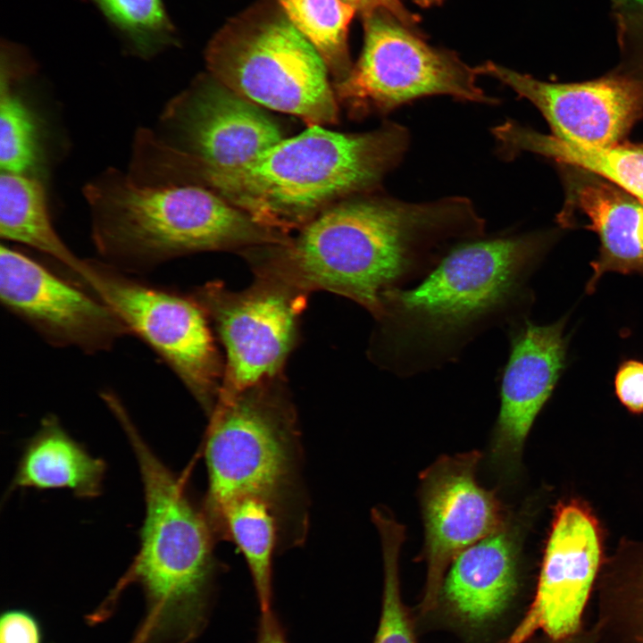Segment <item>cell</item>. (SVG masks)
<instances>
[{
	"label": "cell",
	"instance_id": "6da1fadb",
	"mask_svg": "<svg viewBox=\"0 0 643 643\" xmlns=\"http://www.w3.org/2000/svg\"><path fill=\"white\" fill-rule=\"evenodd\" d=\"M371 193L330 206L282 244L241 254L255 273L346 296L374 319L382 293L419 282L454 247L485 237L464 197L407 203Z\"/></svg>",
	"mask_w": 643,
	"mask_h": 643
},
{
	"label": "cell",
	"instance_id": "7a4b0ae2",
	"mask_svg": "<svg viewBox=\"0 0 643 643\" xmlns=\"http://www.w3.org/2000/svg\"><path fill=\"white\" fill-rule=\"evenodd\" d=\"M542 250L535 235L456 246L419 282L381 294L369 359L399 378L456 363L479 336L525 319L527 282Z\"/></svg>",
	"mask_w": 643,
	"mask_h": 643
},
{
	"label": "cell",
	"instance_id": "3957f363",
	"mask_svg": "<svg viewBox=\"0 0 643 643\" xmlns=\"http://www.w3.org/2000/svg\"><path fill=\"white\" fill-rule=\"evenodd\" d=\"M408 144L407 129L394 122L357 134L308 126L238 167L213 168L174 151L167 174L174 183L207 188L259 223L290 235L336 203L374 190Z\"/></svg>",
	"mask_w": 643,
	"mask_h": 643
},
{
	"label": "cell",
	"instance_id": "277c9868",
	"mask_svg": "<svg viewBox=\"0 0 643 643\" xmlns=\"http://www.w3.org/2000/svg\"><path fill=\"white\" fill-rule=\"evenodd\" d=\"M107 405L129 438L144 488L146 514L140 549L131 567L85 619L94 626L115 612L130 583L146 609L129 643H189L203 630L214 575L213 531L185 485L155 455L116 397Z\"/></svg>",
	"mask_w": 643,
	"mask_h": 643
},
{
	"label": "cell",
	"instance_id": "5b68a950",
	"mask_svg": "<svg viewBox=\"0 0 643 643\" xmlns=\"http://www.w3.org/2000/svg\"><path fill=\"white\" fill-rule=\"evenodd\" d=\"M85 195L94 242L117 269L147 270L203 251L242 252L290 236L199 185L143 183L113 172L88 185Z\"/></svg>",
	"mask_w": 643,
	"mask_h": 643
},
{
	"label": "cell",
	"instance_id": "8992f818",
	"mask_svg": "<svg viewBox=\"0 0 643 643\" xmlns=\"http://www.w3.org/2000/svg\"><path fill=\"white\" fill-rule=\"evenodd\" d=\"M209 416V524L229 504L252 497L271 507L280 533L296 503L299 459L296 416L281 375L218 400Z\"/></svg>",
	"mask_w": 643,
	"mask_h": 643
},
{
	"label": "cell",
	"instance_id": "52a82bcc",
	"mask_svg": "<svg viewBox=\"0 0 643 643\" xmlns=\"http://www.w3.org/2000/svg\"><path fill=\"white\" fill-rule=\"evenodd\" d=\"M205 59L212 77L259 106L307 126L338 121L324 61L280 8L260 4L230 21L208 44Z\"/></svg>",
	"mask_w": 643,
	"mask_h": 643
},
{
	"label": "cell",
	"instance_id": "ba28073f",
	"mask_svg": "<svg viewBox=\"0 0 643 643\" xmlns=\"http://www.w3.org/2000/svg\"><path fill=\"white\" fill-rule=\"evenodd\" d=\"M363 19L362 54L348 76L333 86L338 102L353 116L388 113L431 95L498 103L477 86V69L455 53L427 45L388 13L376 11Z\"/></svg>",
	"mask_w": 643,
	"mask_h": 643
},
{
	"label": "cell",
	"instance_id": "9c48e42d",
	"mask_svg": "<svg viewBox=\"0 0 643 643\" xmlns=\"http://www.w3.org/2000/svg\"><path fill=\"white\" fill-rule=\"evenodd\" d=\"M82 285L165 362L210 415L221 392L224 364L210 321L196 300L93 260H87Z\"/></svg>",
	"mask_w": 643,
	"mask_h": 643
},
{
	"label": "cell",
	"instance_id": "30bf717a",
	"mask_svg": "<svg viewBox=\"0 0 643 643\" xmlns=\"http://www.w3.org/2000/svg\"><path fill=\"white\" fill-rule=\"evenodd\" d=\"M233 291L213 281L192 296L213 322L226 353L220 399L281 375L297 342L306 293L267 274Z\"/></svg>",
	"mask_w": 643,
	"mask_h": 643
},
{
	"label": "cell",
	"instance_id": "8fae6325",
	"mask_svg": "<svg viewBox=\"0 0 643 643\" xmlns=\"http://www.w3.org/2000/svg\"><path fill=\"white\" fill-rule=\"evenodd\" d=\"M480 459L476 450L443 455L420 475L425 532L422 556L427 564L424 612L438 604L453 560L505 522L499 500L476 479Z\"/></svg>",
	"mask_w": 643,
	"mask_h": 643
},
{
	"label": "cell",
	"instance_id": "7c38bea8",
	"mask_svg": "<svg viewBox=\"0 0 643 643\" xmlns=\"http://www.w3.org/2000/svg\"><path fill=\"white\" fill-rule=\"evenodd\" d=\"M0 297L10 312L56 347L93 354L109 350L130 334L96 296L4 245L0 248Z\"/></svg>",
	"mask_w": 643,
	"mask_h": 643
},
{
	"label": "cell",
	"instance_id": "4fadbf2b",
	"mask_svg": "<svg viewBox=\"0 0 643 643\" xmlns=\"http://www.w3.org/2000/svg\"><path fill=\"white\" fill-rule=\"evenodd\" d=\"M602 559L599 525L578 501L555 509L533 601L506 643L542 630L559 639L577 632Z\"/></svg>",
	"mask_w": 643,
	"mask_h": 643
},
{
	"label": "cell",
	"instance_id": "5bb4252c",
	"mask_svg": "<svg viewBox=\"0 0 643 643\" xmlns=\"http://www.w3.org/2000/svg\"><path fill=\"white\" fill-rule=\"evenodd\" d=\"M530 101L553 136L574 144L605 147L619 144L643 115V79L610 75L580 83H549L494 63L476 67Z\"/></svg>",
	"mask_w": 643,
	"mask_h": 643
},
{
	"label": "cell",
	"instance_id": "9a60e30c",
	"mask_svg": "<svg viewBox=\"0 0 643 643\" xmlns=\"http://www.w3.org/2000/svg\"><path fill=\"white\" fill-rule=\"evenodd\" d=\"M164 118L178 131L181 150L213 168L241 166L284 138L259 105L212 76L173 100Z\"/></svg>",
	"mask_w": 643,
	"mask_h": 643
},
{
	"label": "cell",
	"instance_id": "2e32d148",
	"mask_svg": "<svg viewBox=\"0 0 643 643\" xmlns=\"http://www.w3.org/2000/svg\"><path fill=\"white\" fill-rule=\"evenodd\" d=\"M564 324L537 325L525 318L505 330L510 352L500 374V407L490 445L491 461L505 474L516 466L564 367Z\"/></svg>",
	"mask_w": 643,
	"mask_h": 643
},
{
	"label": "cell",
	"instance_id": "e0dca14e",
	"mask_svg": "<svg viewBox=\"0 0 643 643\" xmlns=\"http://www.w3.org/2000/svg\"><path fill=\"white\" fill-rule=\"evenodd\" d=\"M575 169L568 175L566 203L558 218L564 225L580 216L583 227L599 238L588 291H593L607 272L643 274V201L593 173Z\"/></svg>",
	"mask_w": 643,
	"mask_h": 643
},
{
	"label": "cell",
	"instance_id": "ac0fdd59",
	"mask_svg": "<svg viewBox=\"0 0 643 643\" xmlns=\"http://www.w3.org/2000/svg\"><path fill=\"white\" fill-rule=\"evenodd\" d=\"M517 589V537L505 522L453 560L439 599L455 620L477 628L497 619Z\"/></svg>",
	"mask_w": 643,
	"mask_h": 643
},
{
	"label": "cell",
	"instance_id": "d6986e66",
	"mask_svg": "<svg viewBox=\"0 0 643 643\" xmlns=\"http://www.w3.org/2000/svg\"><path fill=\"white\" fill-rule=\"evenodd\" d=\"M106 464L73 439L54 415L46 416L26 444L12 489H67L83 498L101 493Z\"/></svg>",
	"mask_w": 643,
	"mask_h": 643
},
{
	"label": "cell",
	"instance_id": "ffe728a7",
	"mask_svg": "<svg viewBox=\"0 0 643 643\" xmlns=\"http://www.w3.org/2000/svg\"><path fill=\"white\" fill-rule=\"evenodd\" d=\"M493 133L503 157L529 151L599 176L643 201V143L580 146L506 121Z\"/></svg>",
	"mask_w": 643,
	"mask_h": 643
},
{
	"label": "cell",
	"instance_id": "44dd1931",
	"mask_svg": "<svg viewBox=\"0 0 643 643\" xmlns=\"http://www.w3.org/2000/svg\"><path fill=\"white\" fill-rule=\"evenodd\" d=\"M0 236L49 255L81 283L87 262L74 255L56 233L47 211L44 187L38 180L27 174L2 171Z\"/></svg>",
	"mask_w": 643,
	"mask_h": 643
},
{
	"label": "cell",
	"instance_id": "7402d4cb",
	"mask_svg": "<svg viewBox=\"0 0 643 643\" xmlns=\"http://www.w3.org/2000/svg\"><path fill=\"white\" fill-rule=\"evenodd\" d=\"M212 530L230 539L243 554L255 585L261 612L271 610V564L280 527L271 507L246 497L225 506L211 524Z\"/></svg>",
	"mask_w": 643,
	"mask_h": 643
},
{
	"label": "cell",
	"instance_id": "603a6c76",
	"mask_svg": "<svg viewBox=\"0 0 643 643\" xmlns=\"http://www.w3.org/2000/svg\"><path fill=\"white\" fill-rule=\"evenodd\" d=\"M293 26L314 46L334 84L350 73L349 24L356 12L343 0H277Z\"/></svg>",
	"mask_w": 643,
	"mask_h": 643
},
{
	"label": "cell",
	"instance_id": "cb8c5ba5",
	"mask_svg": "<svg viewBox=\"0 0 643 643\" xmlns=\"http://www.w3.org/2000/svg\"><path fill=\"white\" fill-rule=\"evenodd\" d=\"M132 54L149 58L177 45L163 0H91Z\"/></svg>",
	"mask_w": 643,
	"mask_h": 643
},
{
	"label": "cell",
	"instance_id": "d4e9b609",
	"mask_svg": "<svg viewBox=\"0 0 643 643\" xmlns=\"http://www.w3.org/2000/svg\"><path fill=\"white\" fill-rule=\"evenodd\" d=\"M372 516L380 536L384 562L382 610L374 643H414L412 625L401 599L398 577L405 528L381 509L373 510Z\"/></svg>",
	"mask_w": 643,
	"mask_h": 643
},
{
	"label": "cell",
	"instance_id": "484cf974",
	"mask_svg": "<svg viewBox=\"0 0 643 643\" xmlns=\"http://www.w3.org/2000/svg\"><path fill=\"white\" fill-rule=\"evenodd\" d=\"M38 159L37 125L33 114L13 92L11 79L1 72L0 166L4 172L27 174Z\"/></svg>",
	"mask_w": 643,
	"mask_h": 643
},
{
	"label": "cell",
	"instance_id": "4316f807",
	"mask_svg": "<svg viewBox=\"0 0 643 643\" xmlns=\"http://www.w3.org/2000/svg\"><path fill=\"white\" fill-rule=\"evenodd\" d=\"M38 618L21 607L4 609L0 616V643H43Z\"/></svg>",
	"mask_w": 643,
	"mask_h": 643
},
{
	"label": "cell",
	"instance_id": "83f0119b",
	"mask_svg": "<svg viewBox=\"0 0 643 643\" xmlns=\"http://www.w3.org/2000/svg\"><path fill=\"white\" fill-rule=\"evenodd\" d=\"M616 395L630 412L643 413V363L628 360L622 363L614 378Z\"/></svg>",
	"mask_w": 643,
	"mask_h": 643
},
{
	"label": "cell",
	"instance_id": "f1b7e54d",
	"mask_svg": "<svg viewBox=\"0 0 643 643\" xmlns=\"http://www.w3.org/2000/svg\"><path fill=\"white\" fill-rule=\"evenodd\" d=\"M617 14L618 38L622 46L643 54V9L620 11Z\"/></svg>",
	"mask_w": 643,
	"mask_h": 643
},
{
	"label": "cell",
	"instance_id": "f546056e",
	"mask_svg": "<svg viewBox=\"0 0 643 643\" xmlns=\"http://www.w3.org/2000/svg\"><path fill=\"white\" fill-rule=\"evenodd\" d=\"M359 11L363 16L367 13L383 11L390 13L407 27H413L418 18L409 12L400 0H343Z\"/></svg>",
	"mask_w": 643,
	"mask_h": 643
},
{
	"label": "cell",
	"instance_id": "4dcf8cb0",
	"mask_svg": "<svg viewBox=\"0 0 643 643\" xmlns=\"http://www.w3.org/2000/svg\"><path fill=\"white\" fill-rule=\"evenodd\" d=\"M257 643H287L281 627L271 609L261 612Z\"/></svg>",
	"mask_w": 643,
	"mask_h": 643
},
{
	"label": "cell",
	"instance_id": "1f68e13d",
	"mask_svg": "<svg viewBox=\"0 0 643 643\" xmlns=\"http://www.w3.org/2000/svg\"><path fill=\"white\" fill-rule=\"evenodd\" d=\"M547 643H597L593 628H580L577 632L559 639L548 638Z\"/></svg>",
	"mask_w": 643,
	"mask_h": 643
},
{
	"label": "cell",
	"instance_id": "d6a6232c",
	"mask_svg": "<svg viewBox=\"0 0 643 643\" xmlns=\"http://www.w3.org/2000/svg\"><path fill=\"white\" fill-rule=\"evenodd\" d=\"M622 10L643 9V0H614Z\"/></svg>",
	"mask_w": 643,
	"mask_h": 643
},
{
	"label": "cell",
	"instance_id": "836d02e7",
	"mask_svg": "<svg viewBox=\"0 0 643 643\" xmlns=\"http://www.w3.org/2000/svg\"><path fill=\"white\" fill-rule=\"evenodd\" d=\"M420 5L424 7L439 4L442 0H414Z\"/></svg>",
	"mask_w": 643,
	"mask_h": 643
}]
</instances>
